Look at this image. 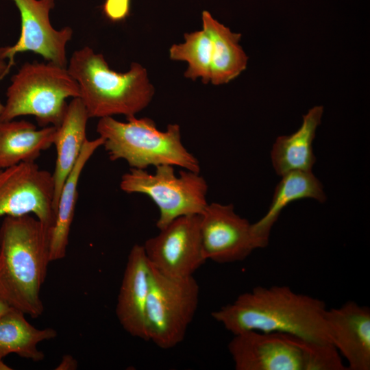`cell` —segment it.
<instances>
[{
  "label": "cell",
  "mask_w": 370,
  "mask_h": 370,
  "mask_svg": "<svg viewBox=\"0 0 370 370\" xmlns=\"http://www.w3.org/2000/svg\"><path fill=\"white\" fill-rule=\"evenodd\" d=\"M149 280V264L143 245L136 244L127 257L116 314L128 334L145 341H149L146 323Z\"/></svg>",
  "instance_id": "obj_14"
},
{
  "label": "cell",
  "mask_w": 370,
  "mask_h": 370,
  "mask_svg": "<svg viewBox=\"0 0 370 370\" xmlns=\"http://www.w3.org/2000/svg\"><path fill=\"white\" fill-rule=\"evenodd\" d=\"M277 184L267 213L251 223V231L258 248L268 245L271 231L284 208L293 201L313 199L323 203L326 195L323 186L312 171H295L284 174Z\"/></svg>",
  "instance_id": "obj_15"
},
{
  "label": "cell",
  "mask_w": 370,
  "mask_h": 370,
  "mask_svg": "<svg viewBox=\"0 0 370 370\" xmlns=\"http://www.w3.org/2000/svg\"><path fill=\"white\" fill-rule=\"evenodd\" d=\"M56 130L53 125L37 129L25 120L0 122V168L35 162L53 145Z\"/></svg>",
  "instance_id": "obj_18"
},
{
  "label": "cell",
  "mask_w": 370,
  "mask_h": 370,
  "mask_svg": "<svg viewBox=\"0 0 370 370\" xmlns=\"http://www.w3.org/2000/svg\"><path fill=\"white\" fill-rule=\"evenodd\" d=\"M126 119L122 122L106 116L97 123L96 131L110 160H124L138 169L168 164L199 173L198 160L182 144L178 124L170 123L160 131L150 118Z\"/></svg>",
  "instance_id": "obj_4"
},
{
  "label": "cell",
  "mask_w": 370,
  "mask_h": 370,
  "mask_svg": "<svg viewBox=\"0 0 370 370\" xmlns=\"http://www.w3.org/2000/svg\"><path fill=\"white\" fill-rule=\"evenodd\" d=\"M199 216L206 260L232 263L245 260L258 249L251 223L238 215L232 204H208Z\"/></svg>",
  "instance_id": "obj_11"
},
{
  "label": "cell",
  "mask_w": 370,
  "mask_h": 370,
  "mask_svg": "<svg viewBox=\"0 0 370 370\" xmlns=\"http://www.w3.org/2000/svg\"><path fill=\"white\" fill-rule=\"evenodd\" d=\"M53 199V173L35 162L0 168V217L33 214L52 227L56 219Z\"/></svg>",
  "instance_id": "obj_8"
},
{
  "label": "cell",
  "mask_w": 370,
  "mask_h": 370,
  "mask_svg": "<svg viewBox=\"0 0 370 370\" xmlns=\"http://www.w3.org/2000/svg\"><path fill=\"white\" fill-rule=\"evenodd\" d=\"M90 119L79 97L73 98L61 124L57 127L53 145L56 150L54 181L53 208L55 212L58 199L64 182L75 166L86 138V125Z\"/></svg>",
  "instance_id": "obj_16"
},
{
  "label": "cell",
  "mask_w": 370,
  "mask_h": 370,
  "mask_svg": "<svg viewBox=\"0 0 370 370\" xmlns=\"http://www.w3.org/2000/svg\"><path fill=\"white\" fill-rule=\"evenodd\" d=\"M201 21L212 46L210 82L215 86L227 84L247 66L248 56L239 45L241 34L232 32L208 11L202 12Z\"/></svg>",
  "instance_id": "obj_20"
},
{
  "label": "cell",
  "mask_w": 370,
  "mask_h": 370,
  "mask_svg": "<svg viewBox=\"0 0 370 370\" xmlns=\"http://www.w3.org/2000/svg\"><path fill=\"white\" fill-rule=\"evenodd\" d=\"M3 104L0 101V114L3 110Z\"/></svg>",
  "instance_id": "obj_29"
},
{
  "label": "cell",
  "mask_w": 370,
  "mask_h": 370,
  "mask_svg": "<svg viewBox=\"0 0 370 370\" xmlns=\"http://www.w3.org/2000/svg\"><path fill=\"white\" fill-rule=\"evenodd\" d=\"M24 314L10 307L0 317V360L14 353L34 362L40 361L44 354L37 348L38 344L57 336L52 328L40 330L34 327Z\"/></svg>",
  "instance_id": "obj_21"
},
{
  "label": "cell",
  "mask_w": 370,
  "mask_h": 370,
  "mask_svg": "<svg viewBox=\"0 0 370 370\" xmlns=\"http://www.w3.org/2000/svg\"><path fill=\"white\" fill-rule=\"evenodd\" d=\"M51 229L30 214L5 216L0 227V299L32 318L44 310Z\"/></svg>",
  "instance_id": "obj_2"
},
{
  "label": "cell",
  "mask_w": 370,
  "mask_h": 370,
  "mask_svg": "<svg viewBox=\"0 0 370 370\" xmlns=\"http://www.w3.org/2000/svg\"><path fill=\"white\" fill-rule=\"evenodd\" d=\"M66 69L78 84L90 118L134 116L149 106L155 94L142 64L134 62L127 72H116L102 53L88 46L72 53Z\"/></svg>",
  "instance_id": "obj_3"
},
{
  "label": "cell",
  "mask_w": 370,
  "mask_h": 370,
  "mask_svg": "<svg viewBox=\"0 0 370 370\" xmlns=\"http://www.w3.org/2000/svg\"><path fill=\"white\" fill-rule=\"evenodd\" d=\"M103 145L101 136L86 140L79 158L66 177L60 193L56 212V219L51 229L50 260L64 258L69 244L71 226L75 215L77 198V186L81 173L95 151Z\"/></svg>",
  "instance_id": "obj_19"
},
{
  "label": "cell",
  "mask_w": 370,
  "mask_h": 370,
  "mask_svg": "<svg viewBox=\"0 0 370 370\" xmlns=\"http://www.w3.org/2000/svg\"><path fill=\"white\" fill-rule=\"evenodd\" d=\"M19 10L21 20V34L12 46L0 48V56L14 64L18 53L31 51L45 60L66 67V47L73 31L70 27L55 29L49 19V12L55 5L54 0H12Z\"/></svg>",
  "instance_id": "obj_10"
},
{
  "label": "cell",
  "mask_w": 370,
  "mask_h": 370,
  "mask_svg": "<svg viewBox=\"0 0 370 370\" xmlns=\"http://www.w3.org/2000/svg\"><path fill=\"white\" fill-rule=\"evenodd\" d=\"M76 367L77 362L71 356H64L56 369H74Z\"/></svg>",
  "instance_id": "obj_25"
},
{
  "label": "cell",
  "mask_w": 370,
  "mask_h": 370,
  "mask_svg": "<svg viewBox=\"0 0 370 370\" xmlns=\"http://www.w3.org/2000/svg\"><path fill=\"white\" fill-rule=\"evenodd\" d=\"M179 174L168 164L156 166L154 173L131 168L123 175L120 188L148 196L159 209L156 226L161 230L177 217L200 214L208 204V184L199 173L185 169Z\"/></svg>",
  "instance_id": "obj_6"
},
{
  "label": "cell",
  "mask_w": 370,
  "mask_h": 370,
  "mask_svg": "<svg viewBox=\"0 0 370 370\" xmlns=\"http://www.w3.org/2000/svg\"><path fill=\"white\" fill-rule=\"evenodd\" d=\"M130 0H106L103 12L112 21H119L130 13Z\"/></svg>",
  "instance_id": "obj_24"
},
{
  "label": "cell",
  "mask_w": 370,
  "mask_h": 370,
  "mask_svg": "<svg viewBox=\"0 0 370 370\" xmlns=\"http://www.w3.org/2000/svg\"><path fill=\"white\" fill-rule=\"evenodd\" d=\"M227 347L236 370H304L295 336L245 331L234 334Z\"/></svg>",
  "instance_id": "obj_12"
},
{
  "label": "cell",
  "mask_w": 370,
  "mask_h": 370,
  "mask_svg": "<svg viewBox=\"0 0 370 370\" xmlns=\"http://www.w3.org/2000/svg\"><path fill=\"white\" fill-rule=\"evenodd\" d=\"M10 307L1 299H0V317L6 312Z\"/></svg>",
  "instance_id": "obj_27"
},
{
  "label": "cell",
  "mask_w": 370,
  "mask_h": 370,
  "mask_svg": "<svg viewBox=\"0 0 370 370\" xmlns=\"http://www.w3.org/2000/svg\"><path fill=\"white\" fill-rule=\"evenodd\" d=\"M199 294V287L193 275L171 277L149 264L146 307L149 341L162 349L180 343L195 314Z\"/></svg>",
  "instance_id": "obj_7"
},
{
  "label": "cell",
  "mask_w": 370,
  "mask_h": 370,
  "mask_svg": "<svg viewBox=\"0 0 370 370\" xmlns=\"http://www.w3.org/2000/svg\"><path fill=\"white\" fill-rule=\"evenodd\" d=\"M297 338L303 353L304 370L347 369L341 354L332 344Z\"/></svg>",
  "instance_id": "obj_23"
},
{
  "label": "cell",
  "mask_w": 370,
  "mask_h": 370,
  "mask_svg": "<svg viewBox=\"0 0 370 370\" xmlns=\"http://www.w3.org/2000/svg\"><path fill=\"white\" fill-rule=\"evenodd\" d=\"M323 301L298 293L285 285L256 286L212 312L233 334L245 331L286 334L331 343Z\"/></svg>",
  "instance_id": "obj_1"
},
{
  "label": "cell",
  "mask_w": 370,
  "mask_h": 370,
  "mask_svg": "<svg viewBox=\"0 0 370 370\" xmlns=\"http://www.w3.org/2000/svg\"><path fill=\"white\" fill-rule=\"evenodd\" d=\"M325 319L332 344L349 370L370 369V310L349 301L327 309Z\"/></svg>",
  "instance_id": "obj_13"
},
{
  "label": "cell",
  "mask_w": 370,
  "mask_h": 370,
  "mask_svg": "<svg viewBox=\"0 0 370 370\" xmlns=\"http://www.w3.org/2000/svg\"><path fill=\"white\" fill-rule=\"evenodd\" d=\"M184 42L173 44L169 49V58L184 61L188 67L184 72L186 78L201 79L205 84L210 82L212 46L211 40L204 29L186 33Z\"/></svg>",
  "instance_id": "obj_22"
},
{
  "label": "cell",
  "mask_w": 370,
  "mask_h": 370,
  "mask_svg": "<svg viewBox=\"0 0 370 370\" xmlns=\"http://www.w3.org/2000/svg\"><path fill=\"white\" fill-rule=\"evenodd\" d=\"M143 245L149 264L171 277L186 278L207 260L203 250L199 214L176 218Z\"/></svg>",
  "instance_id": "obj_9"
},
{
  "label": "cell",
  "mask_w": 370,
  "mask_h": 370,
  "mask_svg": "<svg viewBox=\"0 0 370 370\" xmlns=\"http://www.w3.org/2000/svg\"><path fill=\"white\" fill-rule=\"evenodd\" d=\"M10 66L0 56V79H1L8 71Z\"/></svg>",
  "instance_id": "obj_26"
},
{
  "label": "cell",
  "mask_w": 370,
  "mask_h": 370,
  "mask_svg": "<svg viewBox=\"0 0 370 370\" xmlns=\"http://www.w3.org/2000/svg\"><path fill=\"white\" fill-rule=\"evenodd\" d=\"M0 122L34 116L40 126L58 127L69 97H79L77 82L66 67L48 62H25L12 76Z\"/></svg>",
  "instance_id": "obj_5"
},
{
  "label": "cell",
  "mask_w": 370,
  "mask_h": 370,
  "mask_svg": "<svg viewBox=\"0 0 370 370\" xmlns=\"http://www.w3.org/2000/svg\"><path fill=\"white\" fill-rule=\"evenodd\" d=\"M323 114L322 106L311 108L303 116L302 123L296 132L276 138L271 151V159L277 175L312 171L316 162L312 143Z\"/></svg>",
  "instance_id": "obj_17"
},
{
  "label": "cell",
  "mask_w": 370,
  "mask_h": 370,
  "mask_svg": "<svg viewBox=\"0 0 370 370\" xmlns=\"http://www.w3.org/2000/svg\"><path fill=\"white\" fill-rule=\"evenodd\" d=\"M0 369L5 370L12 369L9 368V367L3 362V360H0Z\"/></svg>",
  "instance_id": "obj_28"
}]
</instances>
